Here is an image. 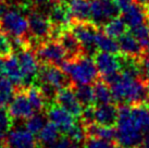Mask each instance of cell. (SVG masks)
Instances as JSON below:
<instances>
[{"label":"cell","mask_w":149,"mask_h":148,"mask_svg":"<svg viewBox=\"0 0 149 148\" xmlns=\"http://www.w3.org/2000/svg\"><path fill=\"white\" fill-rule=\"evenodd\" d=\"M119 118L116 122V144L123 145L127 148H134L143 144L144 133L136 123L132 114V108L130 105H119Z\"/></svg>","instance_id":"6da1fadb"},{"label":"cell","mask_w":149,"mask_h":148,"mask_svg":"<svg viewBox=\"0 0 149 148\" xmlns=\"http://www.w3.org/2000/svg\"><path fill=\"white\" fill-rule=\"evenodd\" d=\"M113 101L118 105L126 103L130 106L148 103L146 83L141 78L130 80L122 77L119 82L110 86Z\"/></svg>","instance_id":"7a4b0ae2"},{"label":"cell","mask_w":149,"mask_h":148,"mask_svg":"<svg viewBox=\"0 0 149 148\" xmlns=\"http://www.w3.org/2000/svg\"><path fill=\"white\" fill-rule=\"evenodd\" d=\"M61 68L74 84H94L99 78V71L94 58L89 56L83 54L73 60H66Z\"/></svg>","instance_id":"3957f363"},{"label":"cell","mask_w":149,"mask_h":148,"mask_svg":"<svg viewBox=\"0 0 149 148\" xmlns=\"http://www.w3.org/2000/svg\"><path fill=\"white\" fill-rule=\"evenodd\" d=\"M22 12L17 8H9L0 17V31L8 37H19L29 41V20Z\"/></svg>","instance_id":"277c9868"},{"label":"cell","mask_w":149,"mask_h":148,"mask_svg":"<svg viewBox=\"0 0 149 148\" xmlns=\"http://www.w3.org/2000/svg\"><path fill=\"white\" fill-rule=\"evenodd\" d=\"M29 25V45L32 49H35L40 43L50 39L51 35V23L48 15L42 11L34 7L27 13Z\"/></svg>","instance_id":"5b68a950"},{"label":"cell","mask_w":149,"mask_h":148,"mask_svg":"<svg viewBox=\"0 0 149 148\" xmlns=\"http://www.w3.org/2000/svg\"><path fill=\"white\" fill-rule=\"evenodd\" d=\"M39 64H54L61 66L68 60L65 50L57 39H48L40 43L34 49Z\"/></svg>","instance_id":"8992f818"},{"label":"cell","mask_w":149,"mask_h":148,"mask_svg":"<svg viewBox=\"0 0 149 148\" xmlns=\"http://www.w3.org/2000/svg\"><path fill=\"white\" fill-rule=\"evenodd\" d=\"M69 29L73 32L77 39L81 41L85 56L93 57L98 51L96 45V35L99 29L91 21L87 22H73Z\"/></svg>","instance_id":"52a82bcc"},{"label":"cell","mask_w":149,"mask_h":148,"mask_svg":"<svg viewBox=\"0 0 149 148\" xmlns=\"http://www.w3.org/2000/svg\"><path fill=\"white\" fill-rule=\"evenodd\" d=\"M39 83H47L51 86L56 87L57 89L71 87L74 85L69 74L61 66H54V64H40L39 66L37 78L34 84H39Z\"/></svg>","instance_id":"ba28073f"},{"label":"cell","mask_w":149,"mask_h":148,"mask_svg":"<svg viewBox=\"0 0 149 148\" xmlns=\"http://www.w3.org/2000/svg\"><path fill=\"white\" fill-rule=\"evenodd\" d=\"M121 9L113 0H93L91 1V22L99 29L107 22L118 17Z\"/></svg>","instance_id":"9c48e42d"},{"label":"cell","mask_w":149,"mask_h":148,"mask_svg":"<svg viewBox=\"0 0 149 148\" xmlns=\"http://www.w3.org/2000/svg\"><path fill=\"white\" fill-rule=\"evenodd\" d=\"M17 56L20 66H21L23 76H24V86L29 87L36 82L39 71V62L36 54L32 48H24L15 54Z\"/></svg>","instance_id":"30bf717a"},{"label":"cell","mask_w":149,"mask_h":148,"mask_svg":"<svg viewBox=\"0 0 149 148\" xmlns=\"http://www.w3.org/2000/svg\"><path fill=\"white\" fill-rule=\"evenodd\" d=\"M46 114L48 121L54 123L60 130L61 134L64 135L70 131V128L77 122V118H75L71 112L61 107L57 103H49L46 108Z\"/></svg>","instance_id":"8fae6325"},{"label":"cell","mask_w":149,"mask_h":148,"mask_svg":"<svg viewBox=\"0 0 149 148\" xmlns=\"http://www.w3.org/2000/svg\"><path fill=\"white\" fill-rule=\"evenodd\" d=\"M35 134L27 128H11L4 136V146L7 148H40Z\"/></svg>","instance_id":"7c38bea8"},{"label":"cell","mask_w":149,"mask_h":148,"mask_svg":"<svg viewBox=\"0 0 149 148\" xmlns=\"http://www.w3.org/2000/svg\"><path fill=\"white\" fill-rule=\"evenodd\" d=\"M8 107L14 120H26L35 112L29 103L25 87H17L14 97Z\"/></svg>","instance_id":"4fadbf2b"},{"label":"cell","mask_w":149,"mask_h":148,"mask_svg":"<svg viewBox=\"0 0 149 148\" xmlns=\"http://www.w3.org/2000/svg\"><path fill=\"white\" fill-rule=\"evenodd\" d=\"M48 17L51 26L61 29H69L70 25L74 22L68 1L52 2L48 12Z\"/></svg>","instance_id":"5bb4252c"},{"label":"cell","mask_w":149,"mask_h":148,"mask_svg":"<svg viewBox=\"0 0 149 148\" xmlns=\"http://www.w3.org/2000/svg\"><path fill=\"white\" fill-rule=\"evenodd\" d=\"M54 103H57L61 107L66 109L69 112H71L74 115L75 118L79 119V117L82 114V111H83V106L81 105V103L76 97V95L73 91V86L59 89L57 96H56Z\"/></svg>","instance_id":"9a60e30c"},{"label":"cell","mask_w":149,"mask_h":148,"mask_svg":"<svg viewBox=\"0 0 149 148\" xmlns=\"http://www.w3.org/2000/svg\"><path fill=\"white\" fill-rule=\"evenodd\" d=\"M121 17L124 20L130 29H133L137 25L148 21L147 7L138 2H132L127 7L121 10Z\"/></svg>","instance_id":"2e32d148"},{"label":"cell","mask_w":149,"mask_h":148,"mask_svg":"<svg viewBox=\"0 0 149 148\" xmlns=\"http://www.w3.org/2000/svg\"><path fill=\"white\" fill-rule=\"evenodd\" d=\"M58 40L62 45L63 49L65 50L68 60H73L84 54L81 41L77 39V37L75 36L70 29H63L59 35Z\"/></svg>","instance_id":"e0dca14e"},{"label":"cell","mask_w":149,"mask_h":148,"mask_svg":"<svg viewBox=\"0 0 149 148\" xmlns=\"http://www.w3.org/2000/svg\"><path fill=\"white\" fill-rule=\"evenodd\" d=\"M94 61L99 71L100 76L120 71V62L118 54H110L99 50L94 56Z\"/></svg>","instance_id":"ac0fdd59"},{"label":"cell","mask_w":149,"mask_h":148,"mask_svg":"<svg viewBox=\"0 0 149 148\" xmlns=\"http://www.w3.org/2000/svg\"><path fill=\"white\" fill-rule=\"evenodd\" d=\"M118 118H119V107L113 103L95 106L96 123L106 126H116Z\"/></svg>","instance_id":"d6986e66"},{"label":"cell","mask_w":149,"mask_h":148,"mask_svg":"<svg viewBox=\"0 0 149 148\" xmlns=\"http://www.w3.org/2000/svg\"><path fill=\"white\" fill-rule=\"evenodd\" d=\"M2 73L6 74L13 83L15 87H25L24 86V76L22 72L20 62L17 54H11L7 58H3V69Z\"/></svg>","instance_id":"ffe728a7"},{"label":"cell","mask_w":149,"mask_h":148,"mask_svg":"<svg viewBox=\"0 0 149 148\" xmlns=\"http://www.w3.org/2000/svg\"><path fill=\"white\" fill-rule=\"evenodd\" d=\"M118 43H119L121 54H126V56H131V57H135V58H141L143 54H145L144 47L131 34V32H127L124 35H122L119 38Z\"/></svg>","instance_id":"44dd1931"},{"label":"cell","mask_w":149,"mask_h":148,"mask_svg":"<svg viewBox=\"0 0 149 148\" xmlns=\"http://www.w3.org/2000/svg\"><path fill=\"white\" fill-rule=\"evenodd\" d=\"M84 126H85V130H86L87 137H96V138L116 142V128L114 126L100 125V124L96 123V122L89 123L87 125H84Z\"/></svg>","instance_id":"7402d4cb"},{"label":"cell","mask_w":149,"mask_h":148,"mask_svg":"<svg viewBox=\"0 0 149 148\" xmlns=\"http://www.w3.org/2000/svg\"><path fill=\"white\" fill-rule=\"evenodd\" d=\"M72 12L74 22H87L91 20L89 0H66Z\"/></svg>","instance_id":"603a6c76"},{"label":"cell","mask_w":149,"mask_h":148,"mask_svg":"<svg viewBox=\"0 0 149 148\" xmlns=\"http://www.w3.org/2000/svg\"><path fill=\"white\" fill-rule=\"evenodd\" d=\"M37 135V140L40 147L48 148L51 145H54L62 136V134L58 128V126L49 121V123L46 124Z\"/></svg>","instance_id":"cb8c5ba5"},{"label":"cell","mask_w":149,"mask_h":148,"mask_svg":"<svg viewBox=\"0 0 149 148\" xmlns=\"http://www.w3.org/2000/svg\"><path fill=\"white\" fill-rule=\"evenodd\" d=\"M17 87L6 75L0 73V107H7L14 97Z\"/></svg>","instance_id":"d4e9b609"},{"label":"cell","mask_w":149,"mask_h":148,"mask_svg":"<svg viewBox=\"0 0 149 148\" xmlns=\"http://www.w3.org/2000/svg\"><path fill=\"white\" fill-rule=\"evenodd\" d=\"M26 94L35 112H42L46 110L48 103L37 84H32L26 87Z\"/></svg>","instance_id":"484cf974"},{"label":"cell","mask_w":149,"mask_h":148,"mask_svg":"<svg viewBox=\"0 0 149 148\" xmlns=\"http://www.w3.org/2000/svg\"><path fill=\"white\" fill-rule=\"evenodd\" d=\"M94 95H95V103L96 105H104V103H111L113 101L112 97L111 88L110 85H108L107 83L104 82L101 78H98L94 84Z\"/></svg>","instance_id":"4316f807"},{"label":"cell","mask_w":149,"mask_h":148,"mask_svg":"<svg viewBox=\"0 0 149 148\" xmlns=\"http://www.w3.org/2000/svg\"><path fill=\"white\" fill-rule=\"evenodd\" d=\"M131 108L134 119L145 135L149 132V103L134 105L131 106Z\"/></svg>","instance_id":"83f0119b"},{"label":"cell","mask_w":149,"mask_h":148,"mask_svg":"<svg viewBox=\"0 0 149 148\" xmlns=\"http://www.w3.org/2000/svg\"><path fill=\"white\" fill-rule=\"evenodd\" d=\"M73 91L83 108L88 106H96L94 88L91 86V84H74Z\"/></svg>","instance_id":"f1b7e54d"},{"label":"cell","mask_w":149,"mask_h":148,"mask_svg":"<svg viewBox=\"0 0 149 148\" xmlns=\"http://www.w3.org/2000/svg\"><path fill=\"white\" fill-rule=\"evenodd\" d=\"M127 25L124 22V20L122 17H116L111 19V20L107 22L106 24L101 27L104 33L109 35L112 38H120L122 35H124L125 33H127Z\"/></svg>","instance_id":"f546056e"},{"label":"cell","mask_w":149,"mask_h":148,"mask_svg":"<svg viewBox=\"0 0 149 148\" xmlns=\"http://www.w3.org/2000/svg\"><path fill=\"white\" fill-rule=\"evenodd\" d=\"M96 45L97 48L100 51H104V52H110V54H119L120 52V47H119V43L116 40V38H112L109 35L104 33V31L100 32L96 35Z\"/></svg>","instance_id":"4dcf8cb0"},{"label":"cell","mask_w":149,"mask_h":148,"mask_svg":"<svg viewBox=\"0 0 149 148\" xmlns=\"http://www.w3.org/2000/svg\"><path fill=\"white\" fill-rule=\"evenodd\" d=\"M48 118L46 112H36L35 114L31 115L29 119L25 120V128H27L29 132H32L33 134L37 135L39 132L42 131V128L47 124Z\"/></svg>","instance_id":"1f68e13d"},{"label":"cell","mask_w":149,"mask_h":148,"mask_svg":"<svg viewBox=\"0 0 149 148\" xmlns=\"http://www.w3.org/2000/svg\"><path fill=\"white\" fill-rule=\"evenodd\" d=\"M131 34L141 43V45L145 48L147 43L149 41V21L144 22L131 29Z\"/></svg>","instance_id":"d6a6232c"},{"label":"cell","mask_w":149,"mask_h":148,"mask_svg":"<svg viewBox=\"0 0 149 148\" xmlns=\"http://www.w3.org/2000/svg\"><path fill=\"white\" fill-rule=\"evenodd\" d=\"M14 119L11 115L9 109L6 107H0V134L7 135L8 132L13 128Z\"/></svg>","instance_id":"836d02e7"},{"label":"cell","mask_w":149,"mask_h":148,"mask_svg":"<svg viewBox=\"0 0 149 148\" xmlns=\"http://www.w3.org/2000/svg\"><path fill=\"white\" fill-rule=\"evenodd\" d=\"M116 142L96 138V137H87L84 143V148H116Z\"/></svg>","instance_id":"e575fe53"},{"label":"cell","mask_w":149,"mask_h":148,"mask_svg":"<svg viewBox=\"0 0 149 148\" xmlns=\"http://www.w3.org/2000/svg\"><path fill=\"white\" fill-rule=\"evenodd\" d=\"M139 73L141 80L144 82L149 81V54H144L139 58Z\"/></svg>","instance_id":"d590c367"},{"label":"cell","mask_w":149,"mask_h":148,"mask_svg":"<svg viewBox=\"0 0 149 148\" xmlns=\"http://www.w3.org/2000/svg\"><path fill=\"white\" fill-rule=\"evenodd\" d=\"M82 147L83 146H79V145L75 144L74 142H72L69 137L62 135L54 145H51L48 148H82Z\"/></svg>","instance_id":"8d00e7d4"},{"label":"cell","mask_w":149,"mask_h":148,"mask_svg":"<svg viewBox=\"0 0 149 148\" xmlns=\"http://www.w3.org/2000/svg\"><path fill=\"white\" fill-rule=\"evenodd\" d=\"M50 1L51 0H31V2L35 8H40V7L47 6V4L50 3Z\"/></svg>","instance_id":"74e56055"},{"label":"cell","mask_w":149,"mask_h":148,"mask_svg":"<svg viewBox=\"0 0 149 148\" xmlns=\"http://www.w3.org/2000/svg\"><path fill=\"white\" fill-rule=\"evenodd\" d=\"M116 3V6L122 10L124 9L125 7H127L128 4H131L132 2H134V0H113Z\"/></svg>","instance_id":"f35d334b"},{"label":"cell","mask_w":149,"mask_h":148,"mask_svg":"<svg viewBox=\"0 0 149 148\" xmlns=\"http://www.w3.org/2000/svg\"><path fill=\"white\" fill-rule=\"evenodd\" d=\"M138 3L143 4L145 7H149V0H136Z\"/></svg>","instance_id":"ab89813d"},{"label":"cell","mask_w":149,"mask_h":148,"mask_svg":"<svg viewBox=\"0 0 149 148\" xmlns=\"http://www.w3.org/2000/svg\"><path fill=\"white\" fill-rule=\"evenodd\" d=\"M144 50H145V54H149V41L147 43V45L145 46V48H144Z\"/></svg>","instance_id":"60d3db41"},{"label":"cell","mask_w":149,"mask_h":148,"mask_svg":"<svg viewBox=\"0 0 149 148\" xmlns=\"http://www.w3.org/2000/svg\"><path fill=\"white\" fill-rule=\"evenodd\" d=\"M146 88H147V96H148V103H149V81L146 82Z\"/></svg>","instance_id":"b9f144b4"},{"label":"cell","mask_w":149,"mask_h":148,"mask_svg":"<svg viewBox=\"0 0 149 148\" xmlns=\"http://www.w3.org/2000/svg\"><path fill=\"white\" fill-rule=\"evenodd\" d=\"M134 148H148V147H147L145 144H141V145H137V146H135Z\"/></svg>","instance_id":"7bdbcfd3"},{"label":"cell","mask_w":149,"mask_h":148,"mask_svg":"<svg viewBox=\"0 0 149 148\" xmlns=\"http://www.w3.org/2000/svg\"><path fill=\"white\" fill-rule=\"evenodd\" d=\"M0 148H6V146H4V143H3V140H0Z\"/></svg>","instance_id":"ee69618b"},{"label":"cell","mask_w":149,"mask_h":148,"mask_svg":"<svg viewBox=\"0 0 149 148\" xmlns=\"http://www.w3.org/2000/svg\"><path fill=\"white\" fill-rule=\"evenodd\" d=\"M116 148H127V147H125V146H123V145H120V144H118L116 146Z\"/></svg>","instance_id":"f6af8a7d"},{"label":"cell","mask_w":149,"mask_h":148,"mask_svg":"<svg viewBox=\"0 0 149 148\" xmlns=\"http://www.w3.org/2000/svg\"><path fill=\"white\" fill-rule=\"evenodd\" d=\"M52 2H59V1H66V0H51Z\"/></svg>","instance_id":"bcb514c9"},{"label":"cell","mask_w":149,"mask_h":148,"mask_svg":"<svg viewBox=\"0 0 149 148\" xmlns=\"http://www.w3.org/2000/svg\"><path fill=\"white\" fill-rule=\"evenodd\" d=\"M147 15H148V21H149V7H147Z\"/></svg>","instance_id":"7dc6e473"},{"label":"cell","mask_w":149,"mask_h":148,"mask_svg":"<svg viewBox=\"0 0 149 148\" xmlns=\"http://www.w3.org/2000/svg\"><path fill=\"white\" fill-rule=\"evenodd\" d=\"M89 1H93V0H89Z\"/></svg>","instance_id":"c3c4849f"},{"label":"cell","mask_w":149,"mask_h":148,"mask_svg":"<svg viewBox=\"0 0 149 148\" xmlns=\"http://www.w3.org/2000/svg\"><path fill=\"white\" fill-rule=\"evenodd\" d=\"M7 1H8V0H7Z\"/></svg>","instance_id":"681fc988"},{"label":"cell","mask_w":149,"mask_h":148,"mask_svg":"<svg viewBox=\"0 0 149 148\" xmlns=\"http://www.w3.org/2000/svg\"><path fill=\"white\" fill-rule=\"evenodd\" d=\"M6 148H7V147H6Z\"/></svg>","instance_id":"f907efd6"}]
</instances>
